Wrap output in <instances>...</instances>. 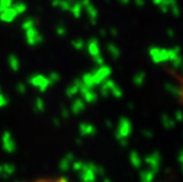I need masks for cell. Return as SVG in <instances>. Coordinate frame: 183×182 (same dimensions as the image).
<instances>
[{
	"mask_svg": "<svg viewBox=\"0 0 183 182\" xmlns=\"http://www.w3.org/2000/svg\"><path fill=\"white\" fill-rule=\"evenodd\" d=\"M110 73H111V70H110L108 66H105V65L100 66V67H99L94 73H92L93 78H94V83H96V85L99 84L100 82H103L106 77H109Z\"/></svg>",
	"mask_w": 183,
	"mask_h": 182,
	"instance_id": "obj_1",
	"label": "cell"
},
{
	"mask_svg": "<svg viewBox=\"0 0 183 182\" xmlns=\"http://www.w3.org/2000/svg\"><path fill=\"white\" fill-rule=\"evenodd\" d=\"M31 83H32L34 87L39 88L40 90H46V88H47L49 84H50V81H49V78H46V77L37 76V77H34V78L31 79Z\"/></svg>",
	"mask_w": 183,
	"mask_h": 182,
	"instance_id": "obj_2",
	"label": "cell"
},
{
	"mask_svg": "<svg viewBox=\"0 0 183 182\" xmlns=\"http://www.w3.org/2000/svg\"><path fill=\"white\" fill-rule=\"evenodd\" d=\"M79 90L82 92V95L84 96V99H85L88 103H93V102H96V99H97V93L93 92L90 88H86L85 85H82Z\"/></svg>",
	"mask_w": 183,
	"mask_h": 182,
	"instance_id": "obj_3",
	"label": "cell"
},
{
	"mask_svg": "<svg viewBox=\"0 0 183 182\" xmlns=\"http://www.w3.org/2000/svg\"><path fill=\"white\" fill-rule=\"evenodd\" d=\"M131 131V123L128 118L122 117L120 121V125H118V132H121L123 136H128L130 135Z\"/></svg>",
	"mask_w": 183,
	"mask_h": 182,
	"instance_id": "obj_4",
	"label": "cell"
},
{
	"mask_svg": "<svg viewBox=\"0 0 183 182\" xmlns=\"http://www.w3.org/2000/svg\"><path fill=\"white\" fill-rule=\"evenodd\" d=\"M26 37H27L29 43L32 44V45H35V44H38V43L41 40L40 34L34 30V29H30V30L26 31Z\"/></svg>",
	"mask_w": 183,
	"mask_h": 182,
	"instance_id": "obj_5",
	"label": "cell"
},
{
	"mask_svg": "<svg viewBox=\"0 0 183 182\" xmlns=\"http://www.w3.org/2000/svg\"><path fill=\"white\" fill-rule=\"evenodd\" d=\"M175 5H177V0H162V2L158 5V7L162 13H168L169 10Z\"/></svg>",
	"mask_w": 183,
	"mask_h": 182,
	"instance_id": "obj_6",
	"label": "cell"
},
{
	"mask_svg": "<svg viewBox=\"0 0 183 182\" xmlns=\"http://www.w3.org/2000/svg\"><path fill=\"white\" fill-rule=\"evenodd\" d=\"M164 87H165V90L168 91L170 95H173V96H175V97H180V96H182V90H181L177 85L171 84V83H167Z\"/></svg>",
	"mask_w": 183,
	"mask_h": 182,
	"instance_id": "obj_7",
	"label": "cell"
},
{
	"mask_svg": "<svg viewBox=\"0 0 183 182\" xmlns=\"http://www.w3.org/2000/svg\"><path fill=\"white\" fill-rule=\"evenodd\" d=\"M1 12H4V14H0V18L2 20H5V21H11L14 17H17L15 11L13 8H10V7L5 8V11H1Z\"/></svg>",
	"mask_w": 183,
	"mask_h": 182,
	"instance_id": "obj_8",
	"label": "cell"
},
{
	"mask_svg": "<svg viewBox=\"0 0 183 182\" xmlns=\"http://www.w3.org/2000/svg\"><path fill=\"white\" fill-rule=\"evenodd\" d=\"M162 124L164 125V128H167V129H173V128H175V125H176V122L174 118H171L169 115H163L162 116Z\"/></svg>",
	"mask_w": 183,
	"mask_h": 182,
	"instance_id": "obj_9",
	"label": "cell"
},
{
	"mask_svg": "<svg viewBox=\"0 0 183 182\" xmlns=\"http://www.w3.org/2000/svg\"><path fill=\"white\" fill-rule=\"evenodd\" d=\"M89 53L91 55L93 58L99 56V46H98V43H97L96 39H93V40H91L89 43Z\"/></svg>",
	"mask_w": 183,
	"mask_h": 182,
	"instance_id": "obj_10",
	"label": "cell"
},
{
	"mask_svg": "<svg viewBox=\"0 0 183 182\" xmlns=\"http://www.w3.org/2000/svg\"><path fill=\"white\" fill-rule=\"evenodd\" d=\"M169 61V56H168V50L167 49H161L158 56L156 57V59H153L155 63H163V61Z\"/></svg>",
	"mask_w": 183,
	"mask_h": 182,
	"instance_id": "obj_11",
	"label": "cell"
},
{
	"mask_svg": "<svg viewBox=\"0 0 183 182\" xmlns=\"http://www.w3.org/2000/svg\"><path fill=\"white\" fill-rule=\"evenodd\" d=\"M144 81H145V73L142 72V71H139L138 73H136L135 77H134V84L136 87H142L144 84Z\"/></svg>",
	"mask_w": 183,
	"mask_h": 182,
	"instance_id": "obj_12",
	"label": "cell"
},
{
	"mask_svg": "<svg viewBox=\"0 0 183 182\" xmlns=\"http://www.w3.org/2000/svg\"><path fill=\"white\" fill-rule=\"evenodd\" d=\"M108 51H109V53L116 59V58H118L120 57V55H121V51H120V49L116 46V45H114V44H109L108 45Z\"/></svg>",
	"mask_w": 183,
	"mask_h": 182,
	"instance_id": "obj_13",
	"label": "cell"
},
{
	"mask_svg": "<svg viewBox=\"0 0 183 182\" xmlns=\"http://www.w3.org/2000/svg\"><path fill=\"white\" fill-rule=\"evenodd\" d=\"M83 109H84V103H83L82 99H77V101L73 103V105H72V111H73L75 114H79Z\"/></svg>",
	"mask_w": 183,
	"mask_h": 182,
	"instance_id": "obj_14",
	"label": "cell"
},
{
	"mask_svg": "<svg viewBox=\"0 0 183 182\" xmlns=\"http://www.w3.org/2000/svg\"><path fill=\"white\" fill-rule=\"evenodd\" d=\"M180 47H173L168 50V56H169V61H174L177 56H180Z\"/></svg>",
	"mask_w": 183,
	"mask_h": 182,
	"instance_id": "obj_15",
	"label": "cell"
},
{
	"mask_svg": "<svg viewBox=\"0 0 183 182\" xmlns=\"http://www.w3.org/2000/svg\"><path fill=\"white\" fill-rule=\"evenodd\" d=\"M86 10H88V13H89V17L91 18V20L94 23L96 21V19H97V14H98V12H97V10L92 6L91 4L89 5V6H86Z\"/></svg>",
	"mask_w": 183,
	"mask_h": 182,
	"instance_id": "obj_16",
	"label": "cell"
},
{
	"mask_svg": "<svg viewBox=\"0 0 183 182\" xmlns=\"http://www.w3.org/2000/svg\"><path fill=\"white\" fill-rule=\"evenodd\" d=\"M32 182H71L66 178H55V179H40Z\"/></svg>",
	"mask_w": 183,
	"mask_h": 182,
	"instance_id": "obj_17",
	"label": "cell"
},
{
	"mask_svg": "<svg viewBox=\"0 0 183 182\" xmlns=\"http://www.w3.org/2000/svg\"><path fill=\"white\" fill-rule=\"evenodd\" d=\"M171 63H173V67L174 69H180V67H182L183 66V58H182V56L180 55V56H177L174 61H171Z\"/></svg>",
	"mask_w": 183,
	"mask_h": 182,
	"instance_id": "obj_18",
	"label": "cell"
},
{
	"mask_svg": "<svg viewBox=\"0 0 183 182\" xmlns=\"http://www.w3.org/2000/svg\"><path fill=\"white\" fill-rule=\"evenodd\" d=\"M82 7H83V6L80 5V2L76 4L75 6H72V8H71V10H72V13L75 14V17H76V18H78V17L80 16V12H82Z\"/></svg>",
	"mask_w": 183,
	"mask_h": 182,
	"instance_id": "obj_19",
	"label": "cell"
},
{
	"mask_svg": "<svg viewBox=\"0 0 183 182\" xmlns=\"http://www.w3.org/2000/svg\"><path fill=\"white\" fill-rule=\"evenodd\" d=\"M111 93H112V96H115L116 98H120V97H122V95H123V92L122 90H121V88L120 87H115L112 90H111Z\"/></svg>",
	"mask_w": 183,
	"mask_h": 182,
	"instance_id": "obj_20",
	"label": "cell"
},
{
	"mask_svg": "<svg viewBox=\"0 0 183 182\" xmlns=\"http://www.w3.org/2000/svg\"><path fill=\"white\" fill-rule=\"evenodd\" d=\"M10 64H11V66H12L13 70H18V67H19V61H18V58L11 57L10 58Z\"/></svg>",
	"mask_w": 183,
	"mask_h": 182,
	"instance_id": "obj_21",
	"label": "cell"
},
{
	"mask_svg": "<svg viewBox=\"0 0 183 182\" xmlns=\"http://www.w3.org/2000/svg\"><path fill=\"white\" fill-rule=\"evenodd\" d=\"M169 11H171V13H173V16H174V17H180V14H181V10H180L179 5L173 6V7H171Z\"/></svg>",
	"mask_w": 183,
	"mask_h": 182,
	"instance_id": "obj_22",
	"label": "cell"
},
{
	"mask_svg": "<svg viewBox=\"0 0 183 182\" xmlns=\"http://www.w3.org/2000/svg\"><path fill=\"white\" fill-rule=\"evenodd\" d=\"M183 121V111L177 110L175 112V122H182Z\"/></svg>",
	"mask_w": 183,
	"mask_h": 182,
	"instance_id": "obj_23",
	"label": "cell"
},
{
	"mask_svg": "<svg viewBox=\"0 0 183 182\" xmlns=\"http://www.w3.org/2000/svg\"><path fill=\"white\" fill-rule=\"evenodd\" d=\"M12 4V0H0V6H2L4 8H8Z\"/></svg>",
	"mask_w": 183,
	"mask_h": 182,
	"instance_id": "obj_24",
	"label": "cell"
},
{
	"mask_svg": "<svg viewBox=\"0 0 183 182\" xmlns=\"http://www.w3.org/2000/svg\"><path fill=\"white\" fill-rule=\"evenodd\" d=\"M73 45L76 46V49H77V50H80V49L83 47V45H84V44H83V41H82V40H78V41L76 40V41H73Z\"/></svg>",
	"mask_w": 183,
	"mask_h": 182,
	"instance_id": "obj_25",
	"label": "cell"
},
{
	"mask_svg": "<svg viewBox=\"0 0 183 182\" xmlns=\"http://www.w3.org/2000/svg\"><path fill=\"white\" fill-rule=\"evenodd\" d=\"M135 4L138 7H143L145 5V0H135Z\"/></svg>",
	"mask_w": 183,
	"mask_h": 182,
	"instance_id": "obj_26",
	"label": "cell"
},
{
	"mask_svg": "<svg viewBox=\"0 0 183 182\" xmlns=\"http://www.w3.org/2000/svg\"><path fill=\"white\" fill-rule=\"evenodd\" d=\"M167 34H168L170 38H174V37H175V32H174L173 29H168V30H167Z\"/></svg>",
	"mask_w": 183,
	"mask_h": 182,
	"instance_id": "obj_27",
	"label": "cell"
},
{
	"mask_svg": "<svg viewBox=\"0 0 183 182\" xmlns=\"http://www.w3.org/2000/svg\"><path fill=\"white\" fill-rule=\"evenodd\" d=\"M5 104H6V99L4 98V96H2V95H0V108H1V107H4Z\"/></svg>",
	"mask_w": 183,
	"mask_h": 182,
	"instance_id": "obj_28",
	"label": "cell"
},
{
	"mask_svg": "<svg viewBox=\"0 0 183 182\" xmlns=\"http://www.w3.org/2000/svg\"><path fill=\"white\" fill-rule=\"evenodd\" d=\"M120 1H121V2H122L123 5H128V4H129V2H130V0H120Z\"/></svg>",
	"mask_w": 183,
	"mask_h": 182,
	"instance_id": "obj_29",
	"label": "cell"
},
{
	"mask_svg": "<svg viewBox=\"0 0 183 182\" xmlns=\"http://www.w3.org/2000/svg\"><path fill=\"white\" fill-rule=\"evenodd\" d=\"M144 135H145V136H149V137H151V136H153L150 131H144Z\"/></svg>",
	"mask_w": 183,
	"mask_h": 182,
	"instance_id": "obj_30",
	"label": "cell"
},
{
	"mask_svg": "<svg viewBox=\"0 0 183 182\" xmlns=\"http://www.w3.org/2000/svg\"><path fill=\"white\" fill-rule=\"evenodd\" d=\"M161 2H162V0H153V4L155 5H159Z\"/></svg>",
	"mask_w": 183,
	"mask_h": 182,
	"instance_id": "obj_31",
	"label": "cell"
},
{
	"mask_svg": "<svg viewBox=\"0 0 183 182\" xmlns=\"http://www.w3.org/2000/svg\"><path fill=\"white\" fill-rule=\"evenodd\" d=\"M182 95H183V91H182Z\"/></svg>",
	"mask_w": 183,
	"mask_h": 182,
	"instance_id": "obj_32",
	"label": "cell"
}]
</instances>
